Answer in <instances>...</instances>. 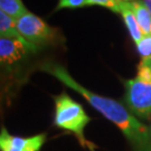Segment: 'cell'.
Masks as SVG:
<instances>
[{
  "instance_id": "1",
  "label": "cell",
  "mask_w": 151,
  "mask_h": 151,
  "mask_svg": "<svg viewBox=\"0 0 151 151\" xmlns=\"http://www.w3.org/2000/svg\"><path fill=\"white\" fill-rule=\"evenodd\" d=\"M39 70L53 75L64 85L80 93L96 111L122 131L134 151H151L150 130L141 123L134 114L123 104L113 99L93 93L86 87L82 86L72 77L64 66L57 63L45 62L39 66Z\"/></svg>"
},
{
  "instance_id": "2",
  "label": "cell",
  "mask_w": 151,
  "mask_h": 151,
  "mask_svg": "<svg viewBox=\"0 0 151 151\" xmlns=\"http://www.w3.org/2000/svg\"><path fill=\"white\" fill-rule=\"evenodd\" d=\"M53 99L55 102V125L73 133L83 148L94 151L95 146L86 140L84 135V129L91 121V118L85 113L83 106L65 92Z\"/></svg>"
},
{
  "instance_id": "3",
  "label": "cell",
  "mask_w": 151,
  "mask_h": 151,
  "mask_svg": "<svg viewBox=\"0 0 151 151\" xmlns=\"http://www.w3.org/2000/svg\"><path fill=\"white\" fill-rule=\"evenodd\" d=\"M125 102L132 113L140 118L151 116V62L141 60L137 76L124 81Z\"/></svg>"
},
{
  "instance_id": "4",
  "label": "cell",
  "mask_w": 151,
  "mask_h": 151,
  "mask_svg": "<svg viewBox=\"0 0 151 151\" xmlns=\"http://www.w3.org/2000/svg\"><path fill=\"white\" fill-rule=\"evenodd\" d=\"M16 26L20 37L37 50L60 40V32L57 28L49 26L45 20L29 11L17 19Z\"/></svg>"
},
{
  "instance_id": "5",
  "label": "cell",
  "mask_w": 151,
  "mask_h": 151,
  "mask_svg": "<svg viewBox=\"0 0 151 151\" xmlns=\"http://www.w3.org/2000/svg\"><path fill=\"white\" fill-rule=\"evenodd\" d=\"M37 49L22 38H0V67H9L22 63Z\"/></svg>"
},
{
  "instance_id": "6",
  "label": "cell",
  "mask_w": 151,
  "mask_h": 151,
  "mask_svg": "<svg viewBox=\"0 0 151 151\" xmlns=\"http://www.w3.org/2000/svg\"><path fill=\"white\" fill-rule=\"evenodd\" d=\"M46 141V133L22 138L12 135L7 128L0 129V151H40Z\"/></svg>"
},
{
  "instance_id": "7",
  "label": "cell",
  "mask_w": 151,
  "mask_h": 151,
  "mask_svg": "<svg viewBox=\"0 0 151 151\" xmlns=\"http://www.w3.org/2000/svg\"><path fill=\"white\" fill-rule=\"evenodd\" d=\"M120 14H121V16H122L124 22H125V26L129 30L130 36L137 45L143 37V32H142L139 24L137 22V18H135L134 12L131 8L130 2H123Z\"/></svg>"
},
{
  "instance_id": "8",
  "label": "cell",
  "mask_w": 151,
  "mask_h": 151,
  "mask_svg": "<svg viewBox=\"0 0 151 151\" xmlns=\"http://www.w3.org/2000/svg\"><path fill=\"white\" fill-rule=\"evenodd\" d=\"M130 5L134 12L137 22L143 32V36L151 35V14L145 5L143 0H134L130 2Z\"/></svg>"
},
{
  "instance_id": "9",
  "label": "cell",
  "mask_w": 151,
  "mask_h": 151,
  "mask_svg": "<svg viewBox=\"0 0 151 151\" xmlns=\"http://www.w3.org/2000/svg\"><path fill=\"white\" fill-rule=\"evenodd\" d=\"M0 38H22L17 30L16 19L0 9Z\"/></svg>"
},
{
  "instance_id": "10",
  "label": "cell",
  "mask_w": 151,
  "mask_h": 151,
  "mask_svg": "<svg viewBox=\"0 0 151 151\" xmlns=\"http://www.w3.org/2000/svg\"><path fill=\"white\" fill-rule=\"evenodd\" d=\"M0 9L16 20L28 12L22 0H0Z\"/></svg>"
},
{
  "instance_id": "11",
  "label": "cell",
  "mask_w": 151,
  "mask_h": 151,
  "mask_svg": "<svg viewBox=\"0 0 151 151\" xmlns=\"http://www.w3.org/2000/svg\"><path fill=\"white\" fill-rule=\"evenodd\" d=\"M137 49L141 56V60L151 62V35L143 36L140 42L137 44Z\"/></svg>"
},
{
  "instance_id": "12",
  "label": "cell",
  "mask_w": 151,
  "mask_h": 151,
  "mask_svg": "<svg viewBox=\"0 0 151 151\" xmlns=\"http://www.w3.org/2000/svg\"><path fill=\"white\" fill-rule=\"evenodd\" d=\"M91 4L88 0H58L55 10L60 9H76L83 7H90Z\"/></svg>"
},
{
  "instance_id": "13",
  "label": "cell",
  "mask_w": 151,
  "mask_h": 151,
  "mask_svg": "<svg viewBox=\"0 0 151 151\" xmlns=\"http://www.w3.org/2000/svg\"><path fill=\"white\" fill-rule=\"evenodd\" d=\"M88 1H90L91 6H101V7L108 8L111 11L118 12V14L121 12L122 5H123V2L120 0H88Z\"/></svg>"
},
{
  "instance_id": "14",
  "label": "cell",
  "mask_w": 151,
  "mask_h": 151,
  "mask_svg": "<svg viewBox=\"0 0 151 151\" xmlns=\"http://www.w3.org/2000/svg\"><path fill=\"white\" fill-rule=\"evenodd\" d=\"M143 2H145V5L147 6V8L149 9V11H150L151 14V0H143Z\"/></svg>"
},
{
  "instance_id": "15",
  "label": "cell",
  "mask_w": 151,
  "mask_h": 151,
  "mask_svg": "<svg viewBox=\"0 0 151 151\" xmlns=\"http://www.w3.org/2000/svg\"><path fill=\"white\" fill-rule=\"evenodd\" d=\"M120 1H122V2H132L134 0H120Z\"/></svg>"
},
{
  "instance_id": "16",
  "label": "cell",
  "mask_w": 151,
  "mask_h": 151,
  "mask_svg": "<svg viewBox=\"0 0 151 151\" xmlns=\"http://www.w3.org/2000/svg\"><path fill=\"white\" fill-rule=\"evenodd\" d=\"M150 134H151V128H150Z\"/></svg>"
}]
</instances>
